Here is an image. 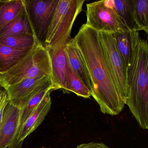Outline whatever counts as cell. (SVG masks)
<instances>
[{"mask_svg": "<svg viewBox=\"0 0 148 148\" xmlns=\"http://www.w3.org/2000/svg\"><path fill=\"white\" fill-rule=\"evenodd\" d=\"M72 92L78 96L84 98H89L91 96V93L89 89L79 79L68 64L66 70V92Z\"/></svg>", "mask_w": 148, "mask_h": 148, "instance_id": "cell-20", "label": "cell"}, {"mask_svg": "<svg viewBox=\"0 0 148 148\" xmlns=\"http://www.w3.org/2000/svg\"><path fill=\"white\" fill-rule=\"evenodd\" d=\"M29 51L15 50L0 45V72L10 69Z\"/></svg>", "mask_w": 148, "mask_h": 148, "instance_id": "cell-18", "label": "cell"}, {"mask_svg": "<svg viewBox=\"0 0 148 148\" xmlns=\"http://www.w3.org/2000/svg\"><path fill=\"white\" fill-rule=\"evenodd\" d=\"M112 35L117 49L123 60L127 71L132 52L131 31L127 30L112 34Z\"/></svg>", "mask_w": 148, "mask_h": 148, "instance_id": "cell-16", "label": "cell"}, {"mask_svg": "<svg viewBox=\"0 0 148 148\" xmlns=\"http://www.w3.org/2000/svg\"><path fill=\"white\" fill-rule=\"evenodd\" d=\"M76 148H110L103 143H83L78 145Z\"/></svg>", "mask_w": 148, "mask_h": 148, "instance_id": "cell-23", "label": "cell"}, {"mask_svg": "<svg viewBox=\"0 0 148 148\" xmlns=\"http://www.w3.org/2000/svg\"><path fill=\"white\" fill-rule=\"evenodd\" d=\"M51 87L54 89L51 76H44L24 79L5 90L7 93L9 102L21 110L39 92Z\"/></svg>", "mask_w": 148, "mask_h": 148, "instance_id": "cell-7", "label": "cell"}, {"mask_svg": "<svg viewBox=\"0 0 148 148\" xmlns=\"http://www.w3.org/2000/svg\"><path fill=\"white\" fill-rule=\"evenodd\" d=\"M38 40L35 32L33 34L0 38V45L15 50L29 51Z\"/></svg>", "mask_w": 148, "mask_h": 148, "instance_id": "cell-17", "label": "cell"}, {"mask_svg": "<svg viewBox=\"0 0 148 148\" xmlns=\"http://www.w3.org/2000/svg\"><path fill=\"white\" fill-rule=\"evenodd\" d=\"M26 1H4L0 8V30L16 18L24 10Z\"/></svg>", "mask_w": 148, "mask_h": 148, "instance_id": "cell-15", "label": "cell"}, {"mask_svg": "<svg viewBox=\"0 0 148 148\" xmlns=\"http://www.w3.org/2000/svg\"><path fill=\"white\" fill-rule=\"evenodd\" d=\"M51 92H48L34 111L28 118L18 132L11 148H21L25 139L41 124L50 111L51 106Z\"/></svg>", "mask_w": 148, "mask_h": 148, "instance_id": "cell-10", "label": "cell"}, {"mask_svg": "<svg viewBox=\"0 0 148 148\" xmlns=\"http://www.w3.org/2000/svg\"><path fill=\"white\" fill-rule=\"evenodd\" d=\"M21 109L9 102L0 124V148H11L16 140L20 120Z\"/></svg>", "mask_w": 148, "mask_h": 148, "instance_id": "cell-9", "label": "cell"}, {"mask_svg": "<svg viewBox=\"0 0 148 148\" xmlns=\"http://www.w3.org/2000/svg\"><path fill=\"white\" fill-rule=\"evenodd\" d=\"M136 31L148 33V0H133Z\"/></svg>", "mask_w": 148, "mask_h": 148, "instance_id": "cell-19", "label": "cell"}, {"mask_svg": "<svg viewBox=\"0 0 148 148\" xmlns=\"http://www.w3.org/2000/svg\"><path fill=\"white\" fill-rule=\"evenodd\" d=\"M4 2V1H0V8L1 7V5L3 4V2Z\"/></svg>", "mask_w": 148, "mask_h": 148, "instance_id": "cell-24", "label": "cell"}, {"mask_svg": "<svg viewBox=\"0 0 148 148\" xmlns=\"http://www.w3.org/2000/svg\"><path fill=\"white\" fill-rule=\"evenodd\" d=\"M51 72L49 51L38 39L16 64L7 71L0 72V87L5 89L24 79L51 76Z\"/></svg>", "mask_w": 148, "mask_h": 148, "instance_id": "cell-3", "label": "cell"}, {"mask_svg": "<svg viewBox=\"0 0 148 148\" xmlns=\"http://www.w3.org/2000/svg\"><path fill=\"white\" fill-rule=\"evenodd\" d=\"M52 90H54V88L52 87H49V88H47L43 90L38 93L37 95L34 96L25 105L23 108L21 110L19 126L17 135H18V132L21 126L24 124V123L25 122L28 118L31 116V114L34 111V110L37 108V106L42 101L45 96L48 92L52 91Z\"/></svg>", "mask_w": 148, "mask_h": 148, "instance_id": "cell-21", "label": "cell"}, {"mask_svg": "<svg viewBox=\"0 0 148 148\" xmlns=\"http://www.w3.org/2000/svg\"><path fill=\"white\" fill-rule=\"evenodd\" d=\"M85 0H59L46 35V47L53 49L64 46L71 39L76 18L82 11Z\"/></svg>", "mask_w": 148, "mask_h": 148, "instance_id": "cell-4", "label": "cell"}, {"mask_svg": "<svg viewBox=\"0 0 148 148\" xmlns=\"http://www.w3.org/2000/svg\"><path fill=\"white\" fill-rule=\"evenodd\" d=\"M59 0H32L27 1V9L32 14L39 34L43 37L48 27Z\"/></svg>", "mask_w": 148, "mask_h": 148, "instance_id": "cell-8", "label": "cell"}, {"mask_svg": "<svg viewBox=\"0 0 148 148\" xmlns=\"http://www.w3.org/2000/svg\"><path fill=\"white\" fill-rule=\"evenodd\" d=\"M105 57L119 93L125 103L128 97L127 69L112 34L98 33Z\"/></svg>", "mask_w": 148, "mask_h": 148, "instance_id": "cell-6", "label": "cell"}, {"mask_svg": "<svg viewBox=\"0 0 148 148\" xmlns=\"http://www.w3.org/2000/svg\"><path fill=\"white\" fill-rule=\"evenodd\" d=\"M104 2L115 10L130 31H136L133 0H104Z\"/></svg>", "mask_w": 148, "mask_h": 148, "instance_id": "cell-14", "label": "cell"}, {"mask_svg": "<svg viewBox=\"0 0 148 148\" xmlns=\"http://www.w3.org/2000/svg\"><path fill=\"white\" fill-rule=\"evenodd\" d=\"M86 8V24L98 32L112 34L129 30L115 10L106 5L104 0L88 3Z\"/></svg>", "mask_w": 148, "mask_h": 148, "instance_id": "cell-5", "label": "cell"}, {"mask_svg": "<svg viewBox=\"0 0 148 148\" xmlns=\"http://www.w3.org/2000/svg\"><path fill=\"white\" fill-rule=\"evenodd\" d=\"M9 102V99L5 90L0 87V114L4 111Z\"/></svg>", "mask_w": 148, "mask_h": 148, "instance_id": "cell-22", "label": "cell"}, {"mask_svg": "<svg viewBox=\"0 0 148 148\" xmlns=\"http://www.w3.org/2000/svg\"><path fill=\"white\" fill-rule=\"evenodd\" d=\"M132 52L127 71L128 97L125 104L140 127L148 128V44L139 32L131 31Z\"/></svg>", "mask_w": 148, "mask_h": 148, "instance_id": "cell-2", "label": "cell"}, {"mask_svg": "<svg viewBox=\"0 0 148 148\" xmlns=\"http://www.w3.org/2000/svg\"><path fill=\"white\" fill-rule=\"evenodd\" d=\"M45 148V147H43V148Z\"/></svg>", "mask_w": 148, "mask_h": 148, "instance_id": "cell-25", "label": "cell"}, {"mask_svg": "<svg viewBox=\"0 0 148 148\" xmlns=\"http://www.w3.org/2000/svg\"><path fill=\"white\" fill-rule=\"evenodd\" d=\"M65 46L55 49H47L51 57V78L54 89H62L66 92L68 63Z\"/></svg>", "mask_w": 148, "mask_h": 148, "instance_id": "cell-11", "label": "cell"}, {"mask_svg": "<svg viewBox=\"0 0 148 148\" xmlns=\"http://www.w3.org/2000/svg\"><path fill=\"white\" fill-rule=\"evenodd\" d=\"M35 32L26 3L21 13L0 30V38L33 34Z\"/></svg>", "mask_w": 148, "mask_h": 148, "instance_id": "cell-13", "label": "cell"}, {"mask_svg": "<svg viewBox=\"0 0 148 148\" xmlns=\"http://www.w3.org/2000/svg\"><path fill=\"white\" fill-rule=\"evenodd\" d=\"M74 40L87 68L91 83V96L104 114H119L125 103L118 91L107 64L99 33L86 24L80 27Z\"/></svg>", "mask_w": 148, "mask_h": 148, "instance_id": "cell-1", "label": "cell"}, {"mask_svg": "<svg viewBox=\"0 0 148 148\" xmlns=\"http://www.w3.org/2000/svg\"><path fill=\"white\" fill-rule=\"evenodd\" d=\"M68 64L91 92V83L84 61L74 38L65 46Z\"/></svg>", "mask_w": 148, "mask_h": 148, "instance_id": "cell-12", "label": "cell"}]
</instances>
